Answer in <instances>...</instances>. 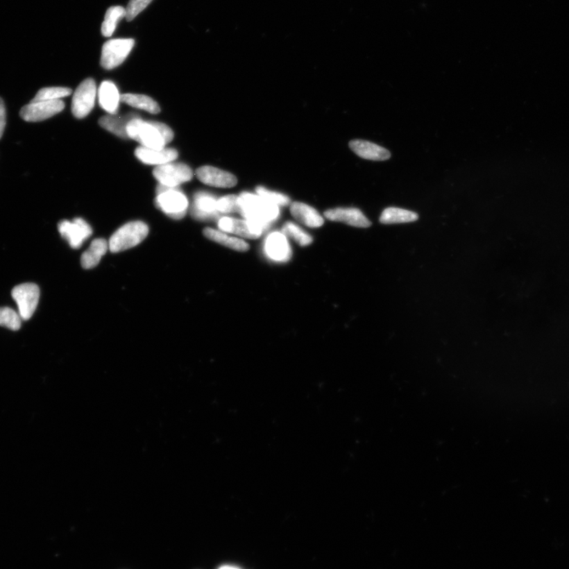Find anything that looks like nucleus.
<instances>
[{
	"label": "nucleus",
	"mask_w": 569,
	"mask_h": 569,
	"mask_svg": "<svg viewBox=\"0 0 569 569\" xmlns=\"http://www.w3.org/2000/svg\"><path fill=\"white\" fill-rule=\"evenodd\" d=\"M129 139L137 141L142 146L162 150L174 137L168 125L156 121H144L139 117L130 121L127 127Z\"/></svg>",
	"instance_id": "f257e3e1"
},
{
	"label": "nucleus",
	"mask_w": 569,
	"mask_h": 569,
	"mask_svg": "<svg viewBox=\"0 0 569 569\" xmlns=\"http://www.w3.org/2000/svg\"><path fill=\"white\" fill-rule=\"evenodd\" d=\"M241 214L250 221L265 228L280 215L277 205L267 201L259 195L244 192L240 196Z\"/></svg>",
	"instance_id": "f03ea898"
},
{
	"label": "nucleus",
	"mask_w": 569,
	"mask_h": 569,
	"mask_svg": "<svg viewBox=\"0 0 569 569\" xmlns=\"http://www.w3.org/2000/svg\"><path fill=\"white\" fill-rule=\"evenodd\" d=\"M149 233V228L141 221H130L113 233L109 241L110 252L117 253L137 246Z\"/></svg>",
	"instance_id": "7ed1b4c3"
},
{
	"label": "nucleus",
	"mask_w": 569,
	"mask_h": 569,
	"mask_svg": "<svg viewBox=\"0 0 569 569\" xmlns=\"http://www.w3.org/2000/svg\"><path fill=\"white\" fill-rule=\"evenodd\" d=\"M155 203L158 208L175 220L183 219L189 208V201L178 187L159 185Z\"/></svg>",
	"instance_id": "20e7f679"
},
{
	"label": "nucleus",
	"mask_w": 569,
	"mask_h": 569,
	"mask_svg": "<svg viewBox=\"0 0 569 569\" xmlns=\"http://www.w3.org/2000/svg\"><path fill=\"white\" fill-rule=\"evenodd\" d=\"M135 45L134 39H112L106 42L101 51V65L112 70L123 64Z\"/></svg>",
	"instance_id": "39448f33"
},
{
	"label": "nucleus",
	"mask_w": 569,
	"mask_h": 569,
	"mask_svg": "<svg viewBox=\"0 0 569 569\" xmlns=\"http://www.w3.org/2000/svg\"><path fill=\"white\" fill-rule=\"evenodd\" d=\"M153 174L160 185L169 187H178L193 178V172L189 167L183 163L173 162L158 166L153 169Z\"/></svg>",
	"instance_id": "423d86ee"
},
{
	"label": "nucleus",
	"mask_w": 569,
	"mask_h": 569,
	"mask_svg": "<svg viewBox=\"0 0 569 569\" xmlns=\"http://www.w3.org/2000/svg\"><path fill=\"white\" fill-rule=\"evenodd\" d=\"M12 298L18 305L22 321H28L36 311L40 299V289L36 284L24 283L15 287Z\"/></svg>",
	"instance_id": "0eeeda50"
},
{
	"label": "nucleus",
	"mask_w": 569,
	"mask_h": 569,
	"mask_svg": "<svg viewBox=\"0 0 569 569\" xmlns=\"http://www.w3.org/2000/svg\"><path fill=\"white\" fill-rule=\"evenodd\" d=\"M96 96V83L93 78H87L78 85L74 94L71 110L73 115L83 119L94 109Z\"/></svg>",
	"instance_id": "6e6552de"
},
{
	"label": "nucleus",
	"mask_w": 569,
	"mask_h": 569,
	"mask_svg": "<svg viewBox=\"0 0 569 569\" xmlns=\"http://www.w3.org/2000/svg\"><path fill=\"white\" fill-rule=\"evenodd\" d=\"M65 107L62 100L31 101L22 108L20 117L27 122H40L56 115L64 110Z\"/></svg>",
	"instance_id": "1a4fd4ad"
},
{
	"label": "nucleus",
	"mask_w": 569,
	"mask_h": 569,
	"mask_svg": "<svg viewBox=\"0 0 569 569\" xmlns=\"http://www.w3.org/2000/svg\"><path fill=\"white\" fill-rule=\"evenodd\" d=\"M58 230L72 248H80L93 232L92 228L80 218L73 221H61L58 224Z\"/></svg>",
	"instance_id": "9d476101"
},
{
	"label": "nucleus",
	"mask_w": 569,
	"mask_h": 569,
	"mask_svg": "<svg viewBox=\"0 0 569 569\" xmlns=\"http://www.w3.org/2000/svg\"><path fill=\"white\" fill-rule=\"evenodd\" d=\"M218 226L221 231L247 239L259 238L264 230L253 221L229 217L221 218Z\"/></svg>",
	"instance_id": "9b49d317"
},
{
	"label": "nucleus",
	"mask_w": 569,
	"mask_h": 569,
	"mask_svg": "<svg viewBox=\"0 0 569 569\" xmlns=\"http://www.w3.org/2000/svg\"><path fill=\"white\" fill-rule=\"evenodd\" d=\"M197 178L203 184L216 187H232L237 184L235 175L212 167H202L196 170Z\"/></svg>",
	"instance_id": "f8f14e48"
},
{
	"label": "nucleus",
	"mask_w": 569,
	"mask_h": 569,
	"mask_svg": "<svg viewBox=\"0 0 569 569\" xmlns=\"http://www.w3.org/2000/svg\"><path fill=\"white\" fill-rule=\"evenodd\" d=\"M324 215L330 221L357 228H368L372 225L371 221L357 208L339 207L328 210Z\"/></svg>",
	"instance_id": "ddd939ff"
},
{
	"label": "nucleus",
	"mask_w": 569,
	"mask_h": 569,
	"mask_svg": "<svg viewBox=\"0 0 569 569\" xmlns=\"http://www.w3.org/2000/svg\"><path fill=\"white\" fill-rule=\"evenodd\" d=\"M135 155L142 163L158 167L175 161L178 157V152L173 148L153 150L139 146L135 150Z\"/></svg>",
	"instance_id": "4468645a"
},
{
	"label": "nucleus",
	"mask_w": 569,
	"mask_h": 569,
	"mask_svg": "<svg viewBox=\"0 0 569 569\" xmlns=\"http://www.w3.org/2000/svg\"><path fill=\"white\" fill-rule=\"evenodd\" d=\"M350 148L357 155L366 160L386 161L391 158V153L385 148L365 140L355 139L350 142Z\"/></svg>",
	"instance_id": "2eb2a0df"
},
{
	"label": "nucleus",
	"mask_w": 569,
	"mask_h": 569,
	"mask_svg": "<svg viewBox=\"0 0 569 569\" xmlns=\"http://www.w3.org/2000/svg\"><path fill=\"white\" fill-rule=\"evenodd\" d=\"M290 212L296 220L310 228L321 227L324 223L321 214L316 209L304 203H293L290 207Z\"/></svg>",
	"instance_id": "dca6fc26"
},
{
	"label": "nucleus",
	"mask_w": 569,
	"mask_h": 569,
	"mask_svg": "<svg viewBox=\"0 0 569 569\" xmlns=\"http://www.w3.org/2000/svg\"><path fill=\"white\" fill-rule=\"evenodd\" d=\"M265 251L269 257L275 261H284L289 258L290 249L286 236L280 232H273L267 237Z\"/></svg>",
	"instance_id": "f3484780"
},
{
	"label": "nucleus",
	"mask_w": 569,
	"mask_h": 569,
	"mask_svg": "<svg viewBox=\"0 0 569 569\" xmlns=\"http://www.w3.org/2000/svg\"><path fill=\"white\" fill-rule=\"evenodd\" d=\"M121 96L117 85L110 81L101 83L99 91V103L102 109L111 115H115L118 110Z\"/></svg>",
	"instance_id": "a211bd4d"
},
{
	"label": "nucleus",
	"mask_w": 569,
	"mask_h": 569,
	"mask_svg": "<svg viewBox=\"0 0 569 569\" xmlns=\"http://www.w3.org/2000/svg\"><path fill=\"white\" fill-rule=\"evenodd\" d=\"M217 212V201L213 196L207 193H197L192 207L193 217L199 220L208 219L214 217Z\"/></svg>",
	"instance_id": "6ab92c4d"
},
{
	"label": "nucleus",
	"mask_w": 569,
	"mask_h": 569,
	"mask_svg": "<svg viewBox=\"0 0 569 569\" xmlns=\"http://www.w3.org/2000/svg\"><path fill=\"white\" fill-rule=\"evenodd\" d=\"M110 249L109 243L103 238L95 239L90 248L81 257V264L84 269H92L98 266L102 257Z\"/></svg>",
	"instance_id": "aec40b11"
},
{
	"label": "nucleus",
	"mask_w": 569,
	"mask_h": 569,
	"mask_svg": "<svg viewBox=\"0 0 569 569\" xmlns=\"http://www.w3.org/2000/svg\"><path fill=\"white\" fill-rule=\"evenodd\" d=\"M139 116L129 113L123 117L110 115L102 117L99 119V124L103 128L114 135L123 139H129L127 133V127L130 121Z\"/></svg>",
	"instance_id": "412c9836"
},
{
	"label": "nucleus",
	"mask_w": 569,
	"mask_h": 569,
	"mask_svg": "<svg viewBox=\"0 0 569 569\" xmlns=\"http://www.w3.org/2000/svg\"><path fill=\"white\" fill-rule=\"evenodd\" d=\"M205 237L216 243H219L225 247L235 250L237 252H247L249 250V244L241 240L240 238L231 237L226 235V232L207 228L203 230Z\"/></svg>",
	"instance_id": "4be33fe9"
},
{
	"label": "nucleus",
	"mask_w": 569,
	"mask_h": 569,
	"mask_svg": "<svg viewBox=\"0 0 569 569\" xmlns=\"http://www.w3.org/2000/svg\"><path fill=\"white\" fill-rule=\"evenodd\" d=\"M418 219V214L411 210L398 207L386 208L380 216V221L383 224H400L413 223Z\"/></svg>",
	"instance_id": "5701e85b"
},
{
	"label": "nucleus",
	"mask_w": 569,
	"mask_h": 569,
	"mask_svg": "<svg viewBox=\"0 0 569 569\" xmlns=\"http://www.w3.org/2000/svg\"><path fill=\"white\" fill-rule=\"evenodd\" d=\"M121 101L130 106L153 114H157L161 111L160 106L158 105L157 102L146 95L124 94L121 96Z\"/></svg>",
	"instance_id": "b1692460"
},
{
	"label": "nucleus",
	"mask_w": 569,
	"mask_h": 569,
	"mask_svg": "<svg viewBox=\"0 0 569 569\" xmlns=\"http://www.w3.org/2000/svg\"><path fill=\"white\" fill-rule=\"evenodd\" d=\"M126 17V9L122 6H114L107 10L105 20L101 26V33L105 37H110L115 32L119 20Z\"/></svg>",
	"instance_id": "393cba45"
},
{
	"label": "nucleus",
	"mask_w": 569,
	"mask_h": 569,
	"mask_svg": "<svg viewBox=\"0 0 569 569\" xmlns=\"http://www.w3.org/2000/svg\"><path fill=\"white\" fill-rule=\"evenodd\" d=\"M282 232L284 236L291 238L300 246H308L312 242V237L299 226L293 223H287L282 227Z\"/></svg>",
	"instance_id": "a878e982"
},
{
	"label": "nucleus",
	"mask_w": 569,
	"mask_h": 569,
	"mask_svg": "<svg viewBox=\"0 0 569 569\" xmlns=\"http://www.w3.org/2000/svg\"><path fill=\"white\" fill-rule=\"evenodd\" d=\"M72 90L67 87H46L40 90L32 102L57 101L71 95Z\"/></svg>",
	"instance_id": "bb28decb"
},
{
	"label": "nucleus",
	"mask_w": 569,
	"mask_h": 569,
	"mask_svg": "<svg viewBox=\"0 0 569 569\" xmlns=\"http://www.w3.org/2000/svg\"><path fill=\"white\" fill-rule=\"evenodd\" d=\"M22 319L19 312L8 307L0 308V326L7 328L12 331H18L22 326Z\"/></svg>",
	"instance_id": "cd10ccee"
},
{
	"label": "nucleus",
	"mask_w": 569,
	"mask_h": 569,
	"mask_svg": "<svg viewBox=\"0 0 569 569\" xmlns=\"http://www.w3.org/2000/svg\"><path fill=\"white\" fill-rule=\"evenodd\" d=\"M218 212L240 213L241 212V198L235 195L226 196L217 201Z\"/></svg>",
	"instance_id": "c85d7f7f"
},
{
	"label": "nucleus",
	"mask_w": 569,
	"mask_h": 569,
	"mask_svg": "<svg viewBox=\"0 0 569 569\" xmlns=\"http://www.w3.org/2000/svg\"><path fill=\"white\" fill-rule=\"evenodd\" d=\"M256 192H257L260 196L266 199L267 201L277 205V206H287L290 203V199L287 196L282 195L281 193L271 192L263 187H257Z\"/></svg>",
	"instance_id": "c756f323"
},
{
	"label": "nucleus",
	"mask_w": 569,
	"mask_h": 569,
	"mask_svg": "<svg viewBox=\"0 0 569 569\" xmlns=\"http://www.w3.org/2000/svg\"><path fill=\"white\" fill-rule=\"evenodd\" d=\"M153 0H130L126 9V17L128 22L133 21L136 16L145 10Z\"/></svg>",
	"instance_id": "7c9ffc66"
},
{
	"label": "nucleus",
	"mask_w": 569,
	"mask_h": 569,
	"mask_svg": "<svg viewBox=\"0 0 569 569\" xmlns=\"http://www.w3.org/2000/svg\"><path fill=\"white\" fill-rule=\"evenodd\" d=\"M5 127L6 108L3 99L0 98V139H1L2 136L3 135Z\"/></svg>",
	"instance_id": "2f4dec72"
},
{
	"label": "nucleus",
	"mask_w": 569,
	"mask_h": 569,
	"mask_svg": "<svg viewBox=\"0 0 569 569\" xmlns=\"http://www.w3.org/2000/svg\"><path fill=\"white\" fill-rule=\"evenodd\" d=\"M219 569H239V568H237L232 567V566H226L221 567Z\"/></svg>",
	"instance_id": "473e14b6"
}]
</instances>
